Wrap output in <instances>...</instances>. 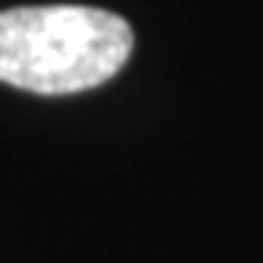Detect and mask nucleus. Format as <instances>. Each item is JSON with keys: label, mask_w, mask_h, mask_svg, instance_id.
<instances>
[{"label": "nucleus", "mask_w": 263, "mask_h": 263, "mask_svg": "<svg viewBox=\"0 0 263 263\" xmlns=\"http://www.w3.org/2000/svg\"><path fill=\"white\" fill-rule=\"evenodd\" d=\"M120 15L94 6H18L0 12V82L29 94H79L108 82L132 56Z\"/></svg>", "instance_id": "1"}]
</instances>
